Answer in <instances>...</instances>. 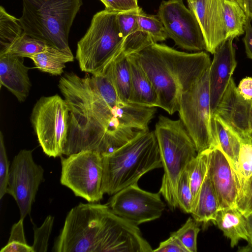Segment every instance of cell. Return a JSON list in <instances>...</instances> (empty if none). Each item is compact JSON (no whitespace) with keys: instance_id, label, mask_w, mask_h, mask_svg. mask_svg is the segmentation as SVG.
<instances>
[{"instance_id":"1","label":"cell","mask_w":252,"mask_h":252,"mask_svg":"<svg viewBox=\"0 0 252 252\" xmlns=\"http://www.w3.org/2000/svg\"><path fill=\"white\" fill-rule=\"evenodd\" d=\"M59 88L69 109L68 131L63 155L93 150L101 156L117 148L112 106L118 98L104 75L81 77L66 72Z\"/></svg>"},{"instance_id":"2","label":"cell","mask_w":252,"mask_h":252,"mask_svg":"<svg viewBox=\"0 0 252 252\" xmlns=\"http://www.w3.org/2000/svg\"><path fill=\"white\" fill-rule=\"evenodd\" d=\"M56 252H151L140 229L106 204L80 203L67 214Z\"/></svg>"},{"instance_id":"3","label":"cell","mask_w":252,"mask_h":252,"mask_svg":"<svg viewBox=\"0 0 252 252\" xmlns=\"http://www.w3.org/2000/svg\"><path fill=\"white\" fill-rule=\"evenodd\" d=\"M145 72L158 96V107L172 115L178 112L181 94L210 67L204 51L189 53L155 43L130 54Z\"/></svg>"},{"instance_id":"4","label":"cell","mask_w":252,"mask_h":252,"mask_svg":"<svg viewBox=\"0 0 252 252\" xmlns=\"http://www.w3.org/2000/svg\"><path fill=\"white\" fill-rule=\"evenodd\" d=\"M103 193L114 195L137 183L149 171L162 167L154 131L142 132L111 153L102 156Z\"/></svg>"},{"instance_id":"5","label":"cell","mask_w":252,"mask_h":252,"mask_svg":"<svg viewBox=\"0 0 252 252\" xmlns=\"http://www.w3.org/2000/svg\"><path fill=\"white\" fill-rule=\"evenodd\" d=\"M19 18L24 32L48 45L72 53L68 36L82 0H22Z\"/></svg>"},{"instance_id":"6","label":"cell","mask_w":252,"mask_h":252,"mask_svg":"<svg viewBox=\"0 0 252 252\" xmlns=\"http://www.w3.org/2000/svg\"><path fill=\"white\" fill-rule=\"evenodd\" d=\"M164 174L159 192L169 206L178 207L177 187L188 164L197 155L195 145L181 120L160 115L154 130Z\"/></svg>"},{"instance_id":"7","label":"cell","mask_w":252,"mask_h":252,"mask_svg":"<svg viewBox=\"0 0 252 252\" xmlns=\"http://www.w3.org/2000/svg\"><path fill=\"white\" fill-rule=\"evenodd\" d=\"M117 14L105 9L93 16L87 32L77 43L75 58L81 71L101 75L122 54L124 39Z\"/></svg>"},{"instance_id":"8","label":"cell","mask_w":252,"mask_h":252,"mask_svg":"<svg viewBox=\"0 0 252 252\" xmlns=\"http://www.w3.org/2000/svg\"><path fill=\"white\" fill-rule=\"evenodd\" d=\"M69 109L58 94L41 97L34 104L31 122L43 152L62 157L68 131Z\"/></svg>"},{"instance_id":"9","label":"cell","mask_w":252,"mask_h":252,"mask_svg":"<svg viewBox=\"0 0 252 252\" xmlns=\"http://www.w3.org/2000/svg\"><path fill=\"white\" fill-rule=\"evenodd\" d=\"M209 68L189 89L181 94L180 100V119L197 153L216 146L212 132Z\"/></svg>"},{"instance_id":"10","label":"cell","mask_w":252,"mask_h":252,"mask_svg":"<svg viewBox=\"0 0 252 252\" xmlns=\"http://www.w3.org/2000/svg\"><path fill=\"white\" fill-rule=\"evenodd\" d=\"M61 183L70 189L75 196L90 203L102 198V158L93 150H84L69 156L61 157Z\"/></svg>"},{"instance_id":"11","label":"cell","mask_w":252,"mask_h":252,"mask_svg":"<svg viewBox=\"0 0 252 252\" xmlns=\"http://www.w3.org/2000/svg\"><path fill=\"white\" fill-rule=\"evenodd\" d=\"M157 16L161 21L168 38L182 49L201 52L206 50L203 34L198 22L183 0L161 2Z\"/></svg>"},{"instance_id":"12","label":"cell","mask_w":252,"mask_h":252,"mask_svg":"<svg viewBox=\"0 0 252 252\" xmlns=\"http://www.w3.org/2000/svg\"><path fill=\"white\" fill-rule=\"evenodd\" d=\"M43 181L44 169L34 161L32 151L21 150L10 166L6 191L16 202L20 219L24 220L30 215L39 187Z\"/></svg>"},{"instance_id":"13","label":"cell","mask_w":252,"mask_h":252,"mask_svg":"<svg viewBox=\"0 0 252 252\" xmlns=\"http://www.w3.org/2000/svg\"><path fill=\"white\" fill-rule=\"evenodd\" d=\"M160 193H152L134 184L114 194L109 207L118 216L138 224L160 218L165 209Z\"/></svg>"},{"instance_id":"14","label":"cell","mask_w":252,"mask_h":252,"mask_svg":"<svg viewBox=\"0 0 252 252\" xmlns=\"http://www.w3.org/2000/svg\"><path fill=\"white\" fill-rule=\"evenodd\" d=\"M207 174L217 196L220 209L235 207L239 178L219 145L209 149Z\"/></svg>"},{"instance_id":"15","label":"cell","mask_w":252,"mask_h":252,"mask_svg":"<svg viewBox=\"0 0 252 252\" xmlns=\"http://www.w3.org/2000/svg\"><path fill=\"white\" fill-rule=\"evenodd\" d=\"M214 114L228 125L241 139L251 137L252 100H247L242 96L233 78Z\"/></svg>"},{"instance_id":"16","label":"cell","mask_w":252,"mask_h":252,"mask_svg":"<svg viewBox=\"0 0 252 252\" xmlns=\"http://www.w3.org/2000/svg\"><path fill=\"white\" fill-rule=\"evenodd\" d=\"M201 29L206 50L214 54L226 38L221 0H187Z\"/></svg>"},{"instance_id":"17","label":"cell","mask_w":252,"mask_h":252,"mask_svg":"<svg viewBox=\"0 0 252 252\" xmlns=\"http://www.w3.org/2000/svg\"><path fill=\"white\" fill-rule=\"evenodd\" d=\"M234 38L222 42L214 53L209 68L211 111L215 112L237 66Z\"/></svg>"},{"instance_id":"18","label":"cell","mask_w":252,"mask_h":252,"mask_svg":"<svg viewBox=\"0 0 252 252\" xmlns=\"http://www.w3.org/2000/svg\"><path fill=\"white\" fill-rule=\"evenodd\" d=\"M24 58L9 54H0V85L8 90L19 102L29 95L32 84Z\"/></svg>"},{"instance_id":"19","label":"cell","mask_w":252,"mask_h":252,"mask_svg":"<svg viewBox=\"0 0 252 252\" xmlns=\"http://www.w3.org/2000/svg\"><path fill=\"white\" fill-rule=\"evenodd\" d=\"M139 8L117 14L118 25L124 39L122 53L126 56L155 43L151 36L139 28L137 16Z\"/></svg>"},{"instance_id":"20","label":"cell","mask_w":252,"mask_h":252,"mask_svg":"<svg viewBox=\"0 0 252 252\" xmlns=\"http://www.w3.org/2000/svg\"><path fill=\"white\" fill-rule=\"evenodd\" d=\"M131 78V94L129 102L140 105L158 107L157 92L150 80L136 60L126 56Z\"/></svg>"},{"instance_id":"21","label":"cell","mask_w":252,"mask_h":252,"mask_svg":"<svg viewBox=\"0 0 252 252\" xmlns=\"http://www.w3.org/2000/svg\"><path fill=\"white\" fill-rule=\"evenodd\" d=\"M212 132L216 146L219 145L237 172L241 145L239 136L216 114L211 119Z\"/></svg>"},{"instance_id":"22","label":"cell","mask_w":252,"mask_h":252,"mask_svg":"<svg viewBox=\"0 0 252 252\" xmlns=\"http://www.w3.org/2000/svg\"><path fill=\"white\" fill-rule=\"evenodd\" d=\"M214 222L230 240L232 248L239 240H248L245 216L235 207L220 209Z\"/></svg>"},{"instance_id":"23","label":"cell","mask_w":252,"mask_h":252,"mask_svg":"<svg viewBox=\"0 0 252 252\" xmlns=\"http://www.w3.org/2000/svg\"><path fill=\"white\" fill-rule=\"evenodd\" d=\"M103 74L110 82L119 98L124 101L129 102L131 78L127 56L121 54L109 64Z\"/></svg>"},{"instance_id":"24","label":"cell","mask_w":252,"mask_h":252,"mask_svg":"<svg viewBox=\"0 0 252 252\" xmlns=\"http://www.w3.org/2000/svg\"><path fill=\"white\" fill-rule=\"evenodd\" d=\"M219 210V200L207 173L190 214L197 222L206 223L214 222Z\"/></svg>"},{"instance_id":"25","label":"cell","mask_w":252,"mask_h":252,"mask_svg":"<svg viewBox=\"0 0 252 252\" xmlns=\"http://www.w3.org/2000/svg\"><path fill=\"white\" fill-rule=\"evenodd\" d=\"M29 58L38 70L54 76L61 75L63 72L65 63L74 60L72 53L66 52L49 45L43 51Z\"/></svg>"},{"instance_id":"26","label":"cell","mask_w":252,"mask_h":252,"mask_svg":"<svg viewBox=\"0 0 252 252\" xmlns=\"http://www.w3.org/2000/svg\"><path fill=\"white\" fill-rule=\"evenodd\" d=\"M221 0L226 29L225 39L235 38L244 33L248 17L237 1L233 0Z\"/></svg>"},{"instance_id":"27","label":"cell","mask_w":252,"mask_h":252,"mask_svg":"<svg viewBox=\"0 0 252 252\" xmlns=\"http://www.w3.org/2000/svg\"><path fill=\"white\" fill-rule=\"evenodd\" d=\"M208 155L209 149L197 153L186 169L193 196V206L207 173Z\"/></svg>"},{"instance_id":"28","label":"cell","mask_w":252,"mask_h":252,"mask_svg":"<svg viewBox=\"0 0 252 252\" xmlns=\"http://www.w3.org/2000/svg\"><path fill=\"white\" fill-rule=\"evenodd\" d=\"M24 32L19 19L0 7V53L3 52Z\"/></svg>"},{"instance_id":"29","label":"cell","mask_w":252,"mask_h":252,"mask_svg":"<svg viewBox=\"0 0 252 252\" xmlns=\"http://www.w3.org/2000/svg\"><path fill=\"white\" fill-rule=\"evenodd\" d=\"M47 45L45 42L32 37L24 32L0 54H9L29 58L44 50Z\"/></svg>"},{"instance_id":"30","label":"cell","mask_w":252,"mask_h":252,"mask_svg":"<svg viewBox=\"0 0 252 252\" xmlns=\"http://www.w3.org/2000/svg\"><path fill=\"white\" fill-rule=\"evenodd\" d=\"M137 21L140 29L149 34L154 43L165 41L168 38L165 28L157 15L147 14L140 7Z\"/></svg>"},{"instance_id":"31","label":"cell","mask_w":252,"mask_h":252,"mask_svg":"<svg viewBox=\"0 0 252 252\" xmlns=\"http://www.w3.org/2000/svg\"><path fill=\"white\" fill-rule=\"evenodd\" d=\"M196 222L189 218L181 227L171 234L182 243L188 252H197V237L200 228Z\"/></svg>"},{"instance_id":"32","label":"cell","mask_w":252,"mask_h":252,"mask_svg":"<svg viewBox=\"0 0 252 252\" xmlns=\"http://www.w3.org/2000/svg\"><path fill=\"white\" fill-rule=\"evenodd\" d=\"M241 145L238 158L237 173L239 180L252 175V141L251 137L241 139Z\"/></svg>"},{"instance_id":"33","label":"cell","mask_w":252,"mask_h":252,"mask_svg":"<svg viewBox=\"0 0 252 252\" xmlns=\"http://www.w3.org/2000/svg\"><path fill=\"white\" fill-rule=\"evenodd\" d=\"M54 221V217L49 215L40 227H37L33 223L34 240L32 247L34 252H45L47 251Z\"/></svg>"},{"instance_id":"34","label":"cell","mask_w":252,"mask_h":252,"mask_svg":"<svg viewBox=\"0 0 252 252\" xmlns=\"http://www.w3.org/2000/svg\"><path fill=\"white\" fill-rule=\"evenodd\" d=\"M177 197L178 207L184 212L191 213L193 199L186 170L183 172L179 179L177 187Z\"/></svg>"},{"instance_id":"35","label":"cell","mask_w":252,"mask_h":252,"mask_svg":"<svg viewBox=\"0 0 252 252\" xmlns=\"http://www.w3.org/2000/svg\"><path fill=\"white\" fill-rule=\"evenodd\" d=\"M239 181L235 207L246 217L252 213V175Z\"/></svg>"},{"instance_id":"36","label":"cell","mask_w":252,"mask_h":252,"mask_svg":"<svg viewBox=\"0 0 252 252\" xmlns=\"http://www.w3.org/2000/svg\"><path fill=\"white\" fill-rule=\"evenodd\" d=\"M9 162L5 147L4 138L0 132V199L6 193L9 175Z\"/></svg>"},{"instance_id":"37","label":"cell","mask_w":252,"mask_h":252,"mask_svg":"<svg viewBox=\"0 0 252 252\" xmlns=\"http://www.w3.org/2000/svg\"><path fill=\"white\" fill-rule=\"evenodd\" d=\"M105 5V9L117 13L134 10L138 9L137 0H100Z\"/></svg>"},{"instance_id":"38","label":"cell","mask_w":252,"mask_h":252,"mask_svg":"<svg viewBox=\"0 0 252 252\" xmlns=\"http://www.w3.org/2000/svg\"><path fill=\"white\" fill-rule=\"evenodd\" d=\"M157 252H188L182 243L175 236L171 235L167 240L161 242L159 246L153 250Z\"/></svg>"},{"instance_id":"39","label":"cell","mask_w":252,"mask_h":252,"mask_svg":"<svg viewBox=\"0 0 252 252\" xmlns=\"http://www.w3.org/2000/svg\"><path fill=\"white\" fill-rule=\"evenodd\" d=\"M23 220H24L20 219L17 223L13 225L8 242L15 241L27 243L24 234Z\"/></svg>"},{"instance_id":"40","label":"cell","mask_w":252,"mask_h":252,"mask_svg":"<svg viewBox=\"0 0 252 252\" xmlns=\"http://www.w3.org/2000/svg\"><path fill=\"white\" fill-rule=\"evenodd\" d=\"M238 91L242 96L247 100H252V77H246L239 82Z\"/></svg>"},{"instance_id":"41","label":"cell","mask_w":252,"mask_h":252,"mask_svg":"<svg viewBox=\"0 0 252 252\" xmlns=\"http://www.w3.org/2000/svg\"><path fill=\"white\" fill-rule=\"evenodd\" d=\"M0 252H34L32 246H29L27 243H23L19 242H10L3 247Z\"/></svg>"},{"instance_id":"42","label":"cell","mask_w":252,"mask_h":252,"mask_svg":"<svg viewBox=\"0 0 252 252\" xmlns=\"http://www.w3.org/2000/svg\"><path fill=\"white\" fill-rule=\"evenodd\" d=\"M251 19L248 17L245 27V35L243 41L245 47V52L248 58L252 60V26Z\"/></svg>"},{"instance_id":"43","label":"cell","mask_w":252,"mask_h":252,"mask_svg":"<svg viewBox=\"0 0 252 252\" xmlns=\"http://www.w3.org/2000/svg\"><path fill=\"white\" fill-rule=\"evenodd\" d=\"M247 223V230L248 243V245L242 248L243 252L252 251V213L245 217Z\"/></svg>"},{"instance_id":"44","label":"cell","mask_w":252,"mask_h":252,"mask_svg":"<svg viewBox=\"0 0 252 252\" xmlns=\"http://www.w3.org/2000/svg\"><path fill=\"white\" fill-rule=\"evenodd\" d=\"M248 17L252 20V0H247Z\"/></svg>"},{"instance_id":"45","label":"cell","mask_w":252,"mask_h":252,"mask_svg":"<svg viewBox=\"0 0 252 252\" xmlns=\"http://www.w3.org/2000/svg\"><path fill=\"white\" fill-rule=\"evenodd\" d=\"M242 0L243 1L244 4L245 12H246V14L247 15V16H248L247 0Z\"/></svg>"},{"instance_id":"46","label":"cell","mask_w":252,"mask_h":252,"mask_svg":"<svg viewBox=\"0 0 252 252\" xmlns=\"http://www.w3.org/2000/svg\"><path fill=\"white\" fill-rule=\"evenodd\" d=\"M233 0L237 1L240 4V5L243 8V9L245 10V6H244V4L242 0Z\"/></svg>"},{"instance_id":"47","label":"cell","mask_w":252,"mask_h":252,"mask_svg":"<svg viewBox=\"0 0 252 252\" xmlns=\"http://www.w3.org/2000/svg\"><path fill=\"white\" fill-rule=\"evenodd\" d=\"M251 139H252V133L251 135Z\"/></svg>"}]
</instances>
